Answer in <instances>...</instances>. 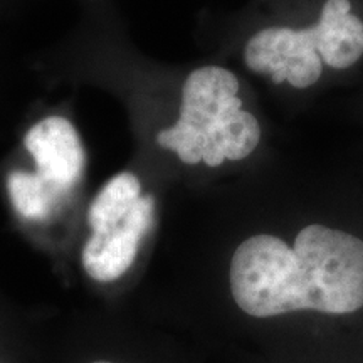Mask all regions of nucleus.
Instances as JSON below:
<instances>
[{
    "label": "nucleus",
    "mask_w": 363,
    "mask_h": 363,
    "mask_svg": "<svg viewBox=\"0 0 363 363\" xmlns=\"http://www.w3.org/2000/svg\"><path fill=\"white\" fill-rule=\"evenodd\" d=\"M363 56V21L352 13L350 0H326L318 24L306 29L266 27L247 40L244 61L272 83L288 81L293 88H310L323 65L347 69Z\"/></svg>",
    "instance_id": "f03ea898"
},
{
    "label": "nucleus",
    "mask_w": 363,
    "mask_h": 363,
    "mask_svg": "<svg viewBox=\"0 0 363 363\" xmlns=\"http://www.w3.org/2000/svg\"><path fill=\"white\" fill-rule=\"evenodd\" d=\"M24 145L35 162V174L59 194L65 195L78 184L84 169V148L69 120L44 118L27 131Z\"/></svg>",
    "instance_id": "39448f33"
},
{
    "label": "nucleus",
    "mask_w": 363,
    "mask_h": 363,
    "mask_svg": "<svg viewBox=\"0 0 363 363\" xmlns=\"http://www.w3.org/2000/svg\"><path fill=\"white\" fill-rule=\"evenodd\" d=\"M93 363H113V362H104V360H101V362H93Z\"/></svg>",
    "instance_id": "6e6552de"
},
{
    "label": "nucleus",
    "mask_w": 363,
    "mask_h": 363,
    "mask_svg": "<svg viewBox=\"0 0 363 363\" xmlns=\"http://www.w3.org/2000/svg\"><path fill=\"white\" fill-rule=\"evenodd\" d=\"M153 214L155 201L152 195H142L123 220L104 233L91 234L81 254L89 278L98 283L121 278L135 262L140 244L152 227Z\"/></svg>",
    "instance_id": "20e7f679"
},
{
    "label": "nucleus",
    "mask_w": 363,
    "mask_h": 363,
    "mask_svg": "<svg viewBox=\"0 0 363 363\" xmlns=\"http://www.w3.org/2000/svg\"><path fill=\"white\" fill-rule=\"evenodd\" d=\"M235 306L259 321L291 315L350 318L363 311V239L326 224H310L293 244L254 234L229 264Z\"/></svg>",
    "instance_id": "f257e3e1"
},
{
    "label": "nucleus",
    "mask_w": 363,
    "mask_h": 363,
    "mask_svg": "<svg viewBox=\"0 0 363 363\" xmlns=\"http://www.w3.org/2000/svg\"><path fill=\"white\" fill-rule=\"evenodd\" d=\"M142 197V184L138 177L121 172L104 184L88 212L91 234L104 233L128 216V212Z\"/></svg>",
    "instance_id": "423d86ee"
},
{
    "label": "nucleus",
    "mask_w": 363,
    "mask_h": 363,
    "mask_svg": "<svg viewBox=\"0 0 363 363\" xmlns=\"http://www.w3.org/2000/svg\"><path fill=\"white\" fill-rule=\"evenodd\" d=\"M238 91V78L224 67L203 66L190 72L182 89L179 121L157 135L158 145L175 152L187 165L202 162L195 133L233 108L242 106Z\"/></svg>",
    "instance_id": "7ed1b4c3"
},
{
    "label": "nucleus",
    "mask_w": 363,
    "mask_h": 363,
    "mask_svg": "<svg viewBox=\"0 0 363 363\" xmlns=\"http://www.w3.org/2000/svg\"><path fill=\"white\" fill-rule=\"evenodd\" d=\"M7 190L13 208L29 220H43L51 216L62 195L43 177L21 170L9 174Z\"/></svg>",
    "instance_id": "0eeeda50"
}]
</instances>
